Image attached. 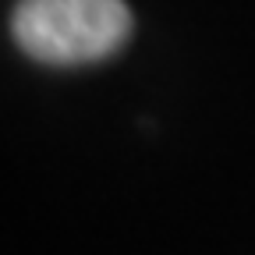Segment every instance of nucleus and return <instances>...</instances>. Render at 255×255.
<instances>
[{"label": "nucleus", "mask_w": 255, "mask_h": 255, "mask_svg": "<svg viewBox=\"0 0 255 255\" xmlns=\"http://www.w3.org/2000/svg\"><path fill=\"white\" fill-rule=\"evenodd\" d=\"M14 43L50 68L107 60L131 36L124 0H18L11 14Z\"/></svg>", "instance_id": "nucleus-1"}]
</instances>
